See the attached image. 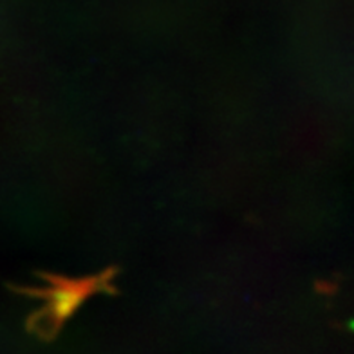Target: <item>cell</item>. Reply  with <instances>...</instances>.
Instances as JSON below:
<instances>
[{
	"instance_id": "1",
	"label": "cell",
	"mask_w": 354,
	"mask_h": 354,
	"mask_svg": "<svg viewBox=\"0 0 354 354\" xmlns=\"http://www.w3.org/2000/svg\"><path fill=\"white\" fill-rule=\"evenodd\" d=\"M116 270H107L94 277L84 279H67V277L46 275L47 282L44 288L31 289L29 293L46 302L44 311L38 315L40 324L46 331H56L58 327L78 309V306L94 293L100 291H114L111 286Z\"/></svg>"
}]
</instances>
